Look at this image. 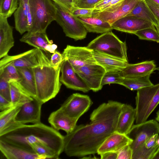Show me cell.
Masks as SVG:
<instances>
[{"label": "cell", "mask_w": 159, "mask_h": 159, "mask_svg": "<svg viewBox=\"0 0 159 159\" xmlns=\"http://www.w3.org/2000/svg\"><path fill=\"white\" fill-rule=\"evenodd\" d=\"M20 41L39 48L46 52V49L50 44L53 43L52 40H49L46 32H27L20 39Z\"/></svg>", "instance_id": "cell-28"}, {"label": "cell", "mask_w": 159, "mask_h": 159, "mask_svg": "<svg viewBox=\"0 0 159 159\" xmlns=\"http://www.w3.org/2000/svg\"><path fill=\"white\" fill-rule=\"evenodd\" d=\"M12 61L16 67L33 68L50 62V60L39 48H35L18 55H8L1 59L0 64Z\"/></svg>", "instance_id": "cell-8"}, {"label": "cell", "mask_w": 159, "mask_h": 159, "mask_svg": "<svg viewBox=\"0 0 159 159\" xmlns=\"http://www.w3.org/2000/svg\"><path fill=\"white\" fill-rule=\"evenodd\" d=\"M78 120L70 117L59 108L50 114L48 121L55 130L58 131L63 130L67 134L74 130Z\"/></svg>", "instance_id": "cell-19"}, {"label": "cell", "mask_w": 159, "mask_h": 159, "mask_svg": "<svg viewBox=\"0 0 159 159\" xmlns=\"http://www.w3.org/2000/svg\"><path fill=\"white\" fill-rule=\"evenodd\" d=\"M134 34L140 39L151 40L159 43V34L155 26L140 30Z\"/></svg>", "instance_id": "cell-35"}, {"label": "cell", "mask_w": 159, "mask_h": 159, "mask_svg": "<svg viewBox=\"0 0 159 159\" xmlns=\"http://www.w3.org/2000/svg\"><path fill=\"white\" fill-rule=\"evenodd\" d=\"M141 0H123L102 11L94 10L92 16L107 22L111 24L128 15Z\"/></svg>", "instance_id": "cell-10"}, {"label": "cell", "mask_w": 159, "mask_h": 159, "mask_svg": "<svg viewBox=\"0 0 159 159\" xmlns=\"http://www.w3.org/2000/svg\"><path fill=\"white\" fill-rule=\"evenodd\" d=\"M76 17L89 32L102 34L113 30L111 24L97 17L83 16Z\"/></svg>", "instance_id": "cell-26"}, {"label": "cell", "mask_w": 159, "mask_h": 159, "mask_svg": "<svg viewBox=\"0 0 159 159\" xmlns=\"http://www.w3.org/2000/svg\"><path fill=\"white\" fill-rule=\"evenodd\" d=\"M136 119V110L131 105L124 104L119 116L116 131L126 134Z\"/></svg>", "instance_id": "cell-23"}, {"label": "cell", "mask_w": 159, "mask_h": 159, "mask_svg": "<svg viewBox=\"0 0 159 159\" xmlns=\"http://www.w3.org/2000/svg\"><path fill=\"white\" fill-rule=\"evenodd\" d=\"M60 71V81L67 88L84 93L90 90L67 60H63Z\"/></svg>", "instance_id": "cell-14"}, {"label": "cell", "mask_w": 159, "mask_h": 159, "mask_svg": "<svg viewBox=\"0 0 159 159\" xmlns=\"http://www.w3.org/2000/svg\"><path fill=\"white\" fill-rule=\"evenodd\" d=\"M152 159H159V147L153 155Z\"/></svg>", "instance_id": "cell-48"}, {"label": "cell", "mask_w": 159, "mask_h": 159, "mask_svg": "<svg viewBox=\"0 0 159 159\" xmlns=\"http://www.w3.org/2000/svg\"><path fill=\"white\" fill-rule=\"evenodd\" d=\"M155 70H158V71H159V67L156 68Z\"/></svg>", "instance_id": "cell-53"}, {"label": "cell", "mask_w": 159, "mask_h": 159, "mask_svg": "<svg viewBox=\"0 0 159 159\" xmlns=\"http://www.w3.org/2000/svg\"><path fill=\"white\" fill-rule=\"evenodd\" d=\"M124 104L109 100L100 105L91 114L89 124L77 125L64 136L63 152L69 157H80L97 153L105 140L116 131Z\"/></svg>", "instance_id": "cell-1"}, {"label": "cell", "mask_w": 159, "mask_h": 159, "mask_svg": "<svg viewBox=\"0 0 159 159\" xmlns=\"http://www.w3.org/2000/svg\"><path fill=\"white\" fill-rule=\"evenodd\" d=\"M0 95L11 102L10 83L6 79L2 77H0Z\"/></svg>", "instance_id": "cell-38"}, {"label": "cell", "mask_w": 159, "mask_h": 159, "mask_svg": "<svg viewBox=\"0 0 159 159\" xmlns=\"http://www.w3.org/2000/svg\"><path fill=\"white\" fill-rule=\"evenodd\" d=\"M159 134H155L140 145L133 154L132 159H152L159 146L157 141Z\"/></svg>", "instance_id": "cell-27"}, {"label": "cell", "mask_w": 159, "mask_h": 159, "mask_svg": "<svg viewBox=\"0 0 159 159\" xmlns=\"http://www.w3.org/2000/svg\"><path fill=\"white\" fill-rule=\"evenodd\" d=\"M157 144L159 146V134H158V139L157 141Z\"/></svg>", "instance_id": "cell-52"}, {"label": "cell", "mask_w": 159, "mask_h": 159, "mask_svg": "<svg viewBox=\"0 0 159 159\" xmlns=\"http://www.w3.org/2000/svg\"><path fill=\"white\" fill-rule=\"evenodd\" d=\"M29 0H19L18 8L14 13L15 27L22 34L29 31Z\"/></svg>", "instance_id": "cell-24"}, {"label": "cell", "mask_w": 159, "mask_h": 159, "mask_svg": "<svg viewBox=\"0 0 159 159\" xmlns=\"http://www.w3.org/2000/svg\"><path fill=\"white\" fill-rule=\"evenodd\" d=\"M127 15L134 16L149 21L153 24L155 26L158 23V20L149 8L144 0L140 1Z\"/></svg>", "instance_id": "cell-30"}, {"label": "cell", "mask_w": 159, "mask_h": 159, "mask_svg": "<svg viewBox=\"0 0 159 159\" xmlns=\"http://www.w3.org/2000/svg\"><path fill=\"white\" fill-rule=\"evenodd\" d=\"M33 151L37 154L47 157L49 159H58L59 157L51 149L46 146L35 143L31 145Z\"/></svg>", "instance_id": "cell-36"}, {"label": "cell", "mask_w": 159, "mask_h": 159, "mask_svg": "<svg viewBox=\"0 0 159 159\" xmlns=\"http://www.w3.org/2000/svg\"><path fill=\"white\" fill-rule=\"evenodd\" d=\"M102 159H117V152H108L100 155Z\"/></svg>", "instance_id": "cell-46"}, {"label": "cell", "mask_w": 159, "mask_h": 159, "mask_svg": "<svg viewBox=\"0 0 159 159\" xmlns=\"http://www.w3.org/2000/svg\"><path fill=\"white\" fill-rule=\"evenodd\" d=\"M9 82L10 86L11 102L13 106H21L33 99L17 81H11Z\"/></svg>", "instance_id": "cell-29"}, {"label": "cell", "mask_w": 159, "mask_h": 159, "mask_svg": "<svg viewBox=\"0 0 159 159\" xmlns=\"http://www.w3.org/2000/svg\"><path fill=\"white\" fill-rule=\"evenodd\" d=\"M102 0H75L74 6L81 8H94L95 5Z\"/></svg>", "instance_id": "cell-39"}, {"label": "cell", "mask_w": 159, "mask_h": 159, "mask_svg": "<svg viewBox=\"0 0 159 159\" xmlns=\"http://www.w3.org/2000/svg\"><path fill=\"white\" fill-rule=\"evenodd\" d=\"M73 67L90 90L96 92L102 89V80L106 72L102 66L96 63Z\"/></svg>", "instance_id": "cell-12"}, {"label": "cell", "mask_w": 159, "mask_h": 159, "mask_svg": "<svg viewBox=\"0 0 159 159\" xmlns=\"http://www.w3.org/2000/svg\"><path fill=\"white\" fill-rule=\"evenodd\" d=\"M0 77L4 78L9 82H18L20 79L17 68L12 61L0 64Z\"/></svg>", "instance_id": "cell-33"}, {"label": "cell", "mask_w": 159, "mask_h": 159, "mask_svg": "<svg viewBox=\"0 0 159 159\" xmlns=\"http://www.w3.org/2000/svg\"><path fill=\"white\" fill-rule=\"evenodd\" d=\"M10 102L0 95V110L2 111L13 107Z\"/></svg>", "instance_id": "cell-45"}, {"label": "cell", "mask_w": 159, "mask_h": 159, "mask_svg": "<svg viewBox=\"0 0 159 159\" xmlns=\"http://www.w3.org/2000/svg\"><path fill=\"white\" fill-rule=\"evenodd\" d=\"M120 71L106 72L102 80V86L113 84H120L122 78L120 75Z\"/></svg>", "instance_id": "cell-37"}, {"label": "cell", "mask_w": 159, "mask_h": 159, "mask_svg": "<svg viewBox=\"0 0 159 159\" xmlns=\"http://www.w3.org/2000/svg\"><path fill=\"white\" fill-rule=\"evenodd\" d=\"M0 140L32 152L31 145L35 143L48 147L59 157L63 152L64 136L41 122L32 125L15 122L0 133Z\"/></svg>", "instance_id": "cell-2"}, {"label": "cell", "mask_w": 159, "mask_h": 159, "mask_svg": "<svg viewBox=\"0 0 159 159\" xmlns=\"http://www.w3.org/2000/svg\"><path fill=\"white\" fill-rule=\"evenodd\" d=\"M150 75L134 78H123L119 84L131 90H138L153 85L151 81Z\"/></svg>", "instance_id": "cell-31"}, {"label": "cell", "mask_w": 159, "mask_h": 159, "mask_svg": "<svg viewBox=\"0 0 159 159\" xmlns=\"http://www.w3.org/2000/svg\"><path fill=\"white\" fill-rule=\"evenodd\" d=\"M92 104L89 96L76 93L69 97L60 108L70 117L79 119L89 110Z\"/></svg>", "instance_id": "cell-11"}, {"label": "cell", "mask_w": 159, "mask_h": 159, "mask_svg": "<svg viewBox=\"0 0 159 159\" xmlns=\"http://www.w3.org/2000/svg\"><path fill=\"white\" fill-rule=\"evenodd\" d=\"M30 9L28 32H46L48 26L55 20L56 8L52 0H29Z\"/></svg>", "instance_id": "cell-4"}, {"label": "cell", "mask_w": 159, "mask_h": 159, "mask_svg": "<svg viewBox=\"0 0 159 159\" xmlns=\"http://www.w3.org/2000/svg\"><path fill=\"white\" fill-rule=\"evenodd\" d=\"M32 69L35 80L37 98L44 104L55 98L60 90L61 66L55 68L50 62Z\"/></svg>", "instance_id": "cell-3"}, {"label": "cell", "mask_w": 159, "mask_h": 159, "mask_svg": "<svg viewBox=\"0 0 159 159\" xmlns=\"http://www.w3.org/2000/svg\"><path fill=\"white\" fill-rule=\"evenodd\" d=\"M132 141L126 134L115 131L102 143L98 149L97 153L100 155L108 152H118L125 146L130 145Z\"/></svg>", "instance_id": "cell-17"}, {"label": "cell", "mask_w": 159, "mask_h": 159, "mask_svg": "<svg viewBox=\"0 0 159 159\" xmlns=\"http://www.w3.org/2000/svg\"><path fill=\"white\" fill-rule=\"evenodd\" d=\"M133 151L130 145H127L117 152V159H132Z\"/></svg>", "instance_id": "cell-42"}, {"label": "cell", "mask_w": 159, "mask_h": 159, "mask_svg": "<svg viewBox=\"0 0 159 159\" xmlns=\"http://www.w3.org/2000/svg\"><path fill=\"white\" fill-rule=\"evenodd\" d=\"M86 47L92 51H98L128 62L125 42L120 40L111 31L98 36L90 42Z\"/></svg>", "instance_id": "cell-5"}, {"label": "cell", "mask_w": 159, "mask_h": 159, "mask_svg": "<svg viewBox=\"0 0 159 159\" xmlns=\"http://www.w3.org/2000/svg\"><path fill=\"white\" fill-rule=\"evenodd\" d=\"M56 8L55 20L66 36L75 41L85 39L87 31L76 17L53 2Z\"/></svg>", "instance_id": "cell-7"}, {"label": "cell", "mask_w": 159, "mask_h": 159, "mask_svg": "<svg viewBox=\"0 0 159 159\" xmlns=\"http://www.w3.org/2000/svg\"><path fill=\"white\" fill-rule=\"evenodd\" d=\"M74 0V1L75 0Z\"/></svg>", "instance_id": "cell-55"}, {"label": "cell", "mask_w": 159, "mask_h": 159, "mask_svg": "<svg viewBox=\"0 0 159 159\" xmlns=\"http://www.w3.org/2000/svg\"><path fill=\"white\" fill-rule=\"evenodd\" d=\"M43 104L37 99L22 105L17 114L16 123L20 124H35L41 122V109Z\"/></svg>", "instance_id": "cell-15"}, {"label": "cell", "mask_w": 159, "mask_h": 159, "mask_svg": "<svg viewBox=\"0 0 159 159\" xmlns=\"http://www.w3.org/2000/svg\"><path fill=\"white\" fill-rule=\"evenodd\" d=\"M0 150L8 159H49L47 156L38 155L0 140Z\"/></svg>", "instance_id": "cell-18"}, {"label": "cell", "mask_w": 159, "mask_h": 159, "mask_svg": "<svg viewBox=\"0 0 159 159\" xmlns=\"http://www.w3.org/2000/svg\"><path fill=\"white\" fill-rule=\"evenodd\" d=\"M14 40L13 27L9 24L7 18L0 15V58L8 55L13 47Z\"/></svg>", "instance_id": "cell-21"}, {"label": "cell", "mask_w": 159, "mask_h": 159, "mask_svg": "<svg viewBox=\"0 0 159 159\" xmlns=\"http://www.w3.org/2000/svg\"><path fill=\"white\" fill-rule=\"evenodd\" d=\"M19 0H3L0 4V15L10 17L18 7Z\"/></svg>", "instance_id": "cell-34"}, {"label": "cell", "mask_w": 159, "mask_h": 159, "mask_svg": "<svg viewBox=\"0 0 159 159\" xmlns=\"http://www.w3.org/2000/svg\"><path fill=\"white\" fill-rule=\"evenodd\" d=\"M63 61L62 54L56 50L51 56L50 59L51 65L53 67L58 68L60 67Z\"/></svg>", "instance_id": "cell-41"}, {"label": "cell", "mask_w": 159, "mask_h": 159, "mask_svg": "<svg viewBox=\"0 0 159 159\" xmlns=\"http://www.w3.org/2000/svg\"><path fill=\"white\" fill-rule=\"evenodd\" d=\"M159 34V21L158 25L155 26Z\"/></svg>", "instance_id": "cell-51"}, {"label": "cell", "mask_w": 159, "mask_h": 159, "mask_svg": "<svg viewBox=\"0 0 159 159\" xmlns=\"http://www.w3.org/2000/svg\"><path fill=\"white\" fill-rule=\"evenodd\" d=\"M73 67H80L97 63L92 50L86 47L67 45L62 53Z\"/></svg>", "instance_id": "cell-13"}, {"label": "cell", "mask_w": 159, "mask_h": 159, "mask_svg": "<svg viewBox=\"0 0 159 159\" xmlns=\"http://www.w3.org/2000/svg\"><path fill=\"white\" fill-rule=\"evenodd\" d=\"M159 134V124L156 120L133 125L126 134L133 141L130 145L133 154L146 140L153 135Z\"/></svg>", "instance_id": "cell-9"}, {"label": "cell", "mask_w": 159, "mask_h": 159, "mask_svg": "<svg viewBox=\"0 0 159 159\" xmlns=\"http://www.w3.org/2000/svg\"><path fill=\"white\" fill-rule=\"evenodd\" d=\"M92 53L97 64L106 72L121 71L129 64L128 62L95 51Z\"/></svg>", "instance_id": "cell-22"}, {"label": "cell", "mask_w": 159, "mask_h": 159, "mask_svg": "<svg viewBox=\"0 0 159 159\" xmlns=\"http://www.w3.org/2000/svg\"><path fill=\"white\" fill-rule=\"evenodd\" d=\"M113 29L134 34L138 31L155 26L152 23L133 16L127 15L111 24Z\"/></svg>", "instance_id": "cell-16"}, {"label": "cell", "mask_w": 159, "mask_h": 159, "mask_svg": "<svg viewBox=\"0 0 159 159\" xmlns=\"http://www.w3.org/2000/svg\"><path fill=\"white\" fill-rule=\"evenodd\" d=\"M136 124L147 121L159 104V83L137 90L135 97Z\"/></svg>", "instance_id": "cell-6"}, {"label": "cell", "mask_w": 159, "mask_h": 159, "mask_svg": "<svg viewBox=\"0 0 159 159\" xmlns=\"http://www.w3.org/2000/svg\"><path fill=\"white\" fill-rule=\"evenodd\" d=\"M155 3L159 5V0H150Z\"/></svg>", "instance_id": "cell-50"}, {"label": "cell", "mask_w": 159, "mask_h": 159, "mask_svg": "<svg viewBox=\"0 0 159 159\" xmlns=\"http://www.w3.org/2000/svg\"><path fill=\"white\" fill-rule=\"evenodd\" d=\"M149 8L159 21V5L150 0H144Z\"/></svg>", "instance_id": "cell-44"}, {"label": "cell", "mask_w": 159, "mask_h": 159, "mask_svg": "<svg viewBox=\"0 0 159 159\" xmlns=\"http://www.w3.org/2000/svg\"><path fill=\"white\" fill-rule=\"evenodd\" d=\"M157 116L156 117V120L159 122V109L157 112Z\"/></svg>", "instance_id": "cell-49"}, {"label": "cell", "mask_w": 159, "mask_h": 159, "mask_svg": "<svg viewBox=\"0 0 159 159\" xmlns=\"http://www.w3.org/2000/svg\"><path fill=\"white\" fill-rule=\"evenodd\" d=\"M53 2L70 13L74 7V0H52Z\"/></svg>", "instance_id": "cell-43"}, {"label": "cell", "mask_w": 159, "mask_h": 159, "mask_svg": "<svg viewBox=\"0 0 159 159\" xmlns=\"http://www.w3.org/2000/svg\"><path fill=\"white\" fill-rule=\"evenodd\" d=\"M3 0H0V4H1Z\"/></svg>", "instance_id": "cell-54"}, {"label": "cell", "mask_w": 159, "mask_h": 159, "mask_svg": "<svg viewBox=\"0 0 159 159\" xmlns=\"http://www.w3.org/2000/svg\"><path fill=\"white\" fill-rule=\"evenodd\" d=\"M112 0H102L97 3L95 6L94 10L100 11L103 7L108 4Z\"/></svg>", "instance_id": "cell-47"}, {"label": "cell", "mask_w": 159, "mask_h": 159, "mask_svg": "<svg viewBox=\"0 0 159 159\" xmlns=\"http://www.w3.org/2000/svg\"><path fill=\"white\" fill-rule=\"evenodd\" d=\"M156 66L154 61H146L136 64H129L120 71L123 78L143 77L151 75L155 70Z\"/></svg>", "instance_id": "cell-20"}, {"label": "cell", "mask_w": 159, "mask_h": 159, "mask_svg": "<svg viewBox=\"0 0 159 159\" xmlns=\"http://www.w3.org/2000/svg\"><path fill=\"white\" fill-rule=\"evenodd\" d=\"M21 106H14L0 111V133L14 123L16 117Z\"/></svg>", "instance_id": "cell-32"}, {"label": "cell", "mask_w": 159, "mask_h": 159, "mask_svg": "<svg viewBox=\"0 0 159 159\" xmlns=\"http://www.w3.org/2000/svg\"><path fill=\"white\" fill-rule=\"evenodd\" d=\"M93 10V8H81L74 6L72 8L70 13L76 17H91L92 16Z\"/></svg>", "instance_id": "cell-40"}, {"label": "cell", "mask_w": 159, "mask_h": 159, "mask_svg": "<svg viewBox=\"0 0 159 159\" xmlns=\"http://www.w3.org/2000/svg\"><path fill=\"white\" fill-rule=\"evenodd\" d=\"M16 68L20 78L18 82L32 98L37 99L35 80L32 68Z\"/></svg>", "instance_id": "cell-25"}]
</instances>
